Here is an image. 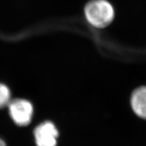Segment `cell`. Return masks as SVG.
I'll use <instances>...</instances> for the list:
<instances>
[{
  "label": "cell",
  "mask_w": 146,
  "mask_h": 146,
  "mask_svg": "<svg viewBox=\"0 0 146 146\" xmlns=\"http://www.w3.org/2000/svg\"><path fill=\"white\" fill-rule=\"evenodd\" d=\"M35 143L37 146H56L58 132L55 125L50 121L37 126L34 131Z\"/></svg>",
  "instance_id": "cell-3"
},
{
  "label": "cell",
  "mask_w": 146,
  "mask_h": 146,
  "mask_svg": "<svg viewBox=\"0 0 146 146\" xmlns=\"http://www.w3.org/2000/svg\"><path fill=\"white\" fill-rule=\"evenodd\" d=\"M0 146H6V144L1 139H0Z\"/></svg>",
  "instance_id": "cell-6"
},
{
  "label": "cell",
  "mask_w": 146,
  "mask_h": 146,
  "mask_svg": "<svg viewBox=\"0 0 146 146\" xmlns=\"http://www.w3.org/2000/svg\"><path fill=\"white\" fill-rule=\"evenodd\" d=\"M131 106L135 113L146 119V87L137 89L131 96Z\"/></svg>",
  "instance_id": "cell-4"
},
{
  "label": "cell",
  "mask_w": 146,
  "mask_h": 146,
  "mask_svg": "<svg viewBox=\"0 0 146 146\" xmlns=\"http://www.w3.org/2000/svg\"><path fill=\"white\" fill-rule=\"evenodd\" d=\"M11 118L18 126H27L31 123L33 114V107L31 102L23 99L10 101L8 104Z\"/></svg>",
  "instance_id": "cell-2"
},
{
  "label": "cell",
  "mask_w": 146,
  "mask_h": 146,
  "mask_svg": "<svg viewBox=\"0 0 146 146\" xmlns=\"http://www.w3.org/2000/svg\"><path fill=\"white\" fill-rule=\"evenodd\" d=\"M11 94L6 85L0 83V109L8 106L10 102Z\"/></svg>",
  "instance_id": "cell-5"
},
{
  "label": "cell",
  "mask_w": 146,
  "mask_h": 146,
  "mask_svg": "<svg viewBox=\"0 0 146 146\" xmlns=\"http://www.w3.org/2000/svg\"><path fill=\"white\" fill-rule=\"evenodd\" d=\"M85 15L91 25L96 28H105L114 19V10L106 0H92L85 5Z\"/></svg>",
  "instance_id": "cell-1"
}]
</instances>
